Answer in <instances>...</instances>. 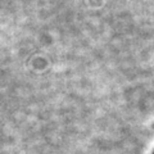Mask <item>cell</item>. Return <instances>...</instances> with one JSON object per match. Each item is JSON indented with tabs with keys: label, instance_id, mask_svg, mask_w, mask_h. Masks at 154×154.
Wrapping results in <instances>:
<instances>
[{
	"label": "cell",
	"instance_id": "1",
	"mask_svg": "<svg viewBox=\"0 0 154 154\" xmlns=\"http://www.w3.org/2000/svg\"><path fill=\"white\" fill-rule=\"evenodd\" d=\"M153 154H154V153H153Z\"/></svg>",
	"mask_w": 154,
	"mask_h": 154
}]
</instances>
